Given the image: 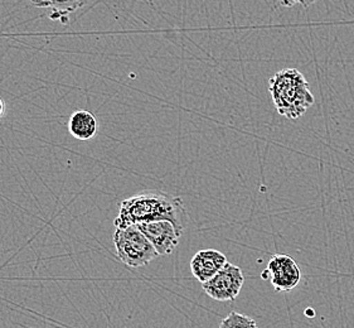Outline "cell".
Instances as JSON below:
<instances>
[{
	"mask_svg": "<svg viewBox=\"0 0 354 328\" xmlns=\"http://www.w3.org/2000/svg\"><path fill=\"white\" fill-rule=\"evenodd\" d=\"M269 91L277 113L290 120H297L314 104L309 82L297 69L277 72L269 81Z\"/></svg>",
	"mask_w": 354,
	"mask_h": 328,
	"instance_id": "2",
	"label": "cell"
},
{
	"mask_svg": "<svg viewBox=\"0 0 354 328\" xmlns=\"http://www.w3.org/2000/svg\"><path fill=\"white\" fill-rule=\"evenodd\" d=\"M113 244L118 257L130 268H142L159 257L154 246L136 225L116 228Z\"/></svg>",
	"mask_w": 354,
	"mask_h": 328,
	"instance_id": "3",
	"label": "cell"
},
{
	"mask_svg": "<svg viewBox=\"0 0 354 328\" xmlns=\"http://www.w3.org/2000/svg\"><path fill=\"white\" fill-rule=\"evenodd\" d=\"M68 131L77 140H90L97 131V120L95 115L88 110H76L70 116Z\"/></svg>",
	"mask_w": 354,
	"mask_h": 328,
	"instance_id": "8",
	"label": "cell"
},
{
	"mask_svg": "<svg viewBox=\"0 0 354 328\" xmlns=\"http://www.w3.org/2000/svg\"><path fill=\"white\" fill-rule=\"evenodd\" d=\"M136 226L147 236L158 255L171 254L179 244V237L183 234V231L170 221L148 222Z\"/></svg>",
	"mask_w": 354,
	"mask_h": 328,
	"instance_id": "6",
	"label": "cell"
},
{
	"mask_svg": "<svg viewBox=\"0 0 354 328\" xmlns=\"http://www.w3.org/2000/svg\"><path fill=\"white\" fill-rule=\"evenodd\" d=\"M243 283L245 277L241 268L227 263L218 274L202 284V288L212 300L217 302H234L240 295Z\"/></svg>",
	"mask_w": 354,
	"mask_h": 328,
	"instance_id": "4",
	"label": "cell"
},
{
	"mask_svg": "<svg viewBox=\"0 0 354 328\" xmlns=\"http://www.w3.org/2000/svg\"><path fill=\"white\" fill-rule=\"evenodd\" d=\"M185 220L187 211L180 197L163 191H142L121 201L113 225L116 228H125L148 222L170 221L185 231Z\"/></svg>",
	"mask_w": 354,
	"mask_h": 328,
	"instance_id": "1",
	"label": "cell"
},
{
	"mask_svg": "<svg viewBox=\"0 0 354 328\" xmlns=\"http://www.w3.org/2000/svg\"><path fill=\"white\" fill-rule=\"evenodd\" d=\"M4 113V101L0 98V116Z\"/></svg>",
	"mask_w": 354,
	"mask_h": 328,
	"instance_id": "10",
	"label": "cell"
},
{
	"mask_svg": "<svg viewBox=\"0 0 354 328\" xmlns=\"http://www.w3.org/2000/svg\"><path fill=\"white\" fill-rule=\"evenodd\" d=\"M262 278L270 279L277 292H290L301 280V271L298 263L285 254H277L269 260Z\"/></svg>",
	"mask_w": 354,
	"mask_h": 328,
	"instance_id": "5",
	"label": "cell"
},
{
	"mask_svg": "<svg viewBox=\"0 0 354 328\" xmlns=\"http://www.w3.org/2000/svg\"><path fill=\"white\" fill-rule=\"evenodd\" d=\"M227 257L218 250L205 249L196 253L192 257L191 271L194 278L198 279L202 284L218 274L226 266Z\"/></svg>",
	"mask_w": 354,
	"mask_h": 328,
	"instance_id": "7",
	"label": "cell"
},
{
	"mask_svg": "<svg viewBox=\"0 0 354 328\" xmlns=\"http://www.w3.org/2000/svg\"><path fill=\"white\" fill-rule=\"evenodd\" d=\"M220 328H259L255 320L246 314L231 312L221 322Z\"/></svg>",
	"mask_w": 354,
	"mask_h": 328,
	"instance_id": "9",
	"label": "cell"
}]
</instances>
